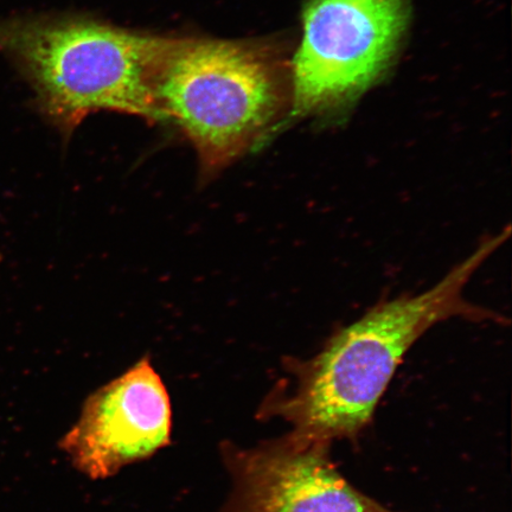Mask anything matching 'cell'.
<instances>
[{
    "label": "cell",
    "mask_w": 512,
    "mask_h": 512,
    "mask_svg": "<svg viewBox=\"0 0 512 512\" xmlns=\"http://www.w3.org/2000/svg\"><path fill=\"white\" fill-rule=\"evenodd\" d=\"M509 236L507 228L486 238L430 290L375 306L316 356L292 362V381L267 396L259 416L283 419L291 434L320 443L357 438L403 357L428 330L454 318L502 322L497 313L467 300L465 288Z\"/></svg>",
    "instance_id": "cell-1"
},
{
    "label": "cell",
    "mask_w": 512,
    "mask_h": 512,
    "mask_svg": "<svg viewBox=\"0 0 512 512\" xmlns=\"http://www.w3.org/2000/svg\"><path fill=\"white\" fill-rule=\"evenodd\" d=\"M291 60L274 40L175 37L158 70L156 101L163 121L194 147L202 182L286 123Z\"/></svg>",
    "instance_id": "cell-2"
},
{
    "label": "cell",
    "mask_w": 512,
    "mask_h": 512,
    "mask_svg": "<svg viewBox=\"0 0 512 512\" xmlns=\"http://www.w3.org/2000/svg\"><path fill=\"white\" fill-rule=\"evenodd\" d=\"M174 41L85 17L0 21V53L15 63L38 110L66 138L101 111L162 123L156 78Z\"/></svg>",
    "instance_id": "cell-3"
},
{
    "label": "cell",
    "mask_w": 512,
    "mask_h": 512,
    "mask_svg": "<svg viewBox=\"0 0 512 512\" xmlns=\"http://www.w3.org/2000/svg\"><path fill=\"white\" fill-rule=\"evenodd\" d=\"M411 21L412 0H307L285 124L349 112L386 78Z\"/></svg>",
    "instance_id": "cell-4"
},
{
    "label": "cell",
    "mask_w": 512,
    "mask_h": 512,
    "mask_svg": "<svg viewBox=\"0 0 512 512\" xmlns=\"http://www.w3.org/2000/svg\"><path fill=\"white\" fill-rule=\"evenodd\" d=\"M331 444L288 432L253 447L221 445L233 489L220 512H394L352 486Z\"/></svg>",
    "instance_id": "cell-5"
},
{
    "label": "cell",
    "mask_w": 512,
    "mask_h": 512,
    "mask_svg": "<svg viewBox=\"0 0 512 512\" xmlns=\"http://www.w3.org/2000/svg\"><path fill=\"white\" fill-rule=\"evenodd\" d=\"M172 435L168 389L149 358L88 396L60 441L76 470L93 480L155 456Z\"/></svg>",
    "instance_id": "cell-6"
}]
</instances>
